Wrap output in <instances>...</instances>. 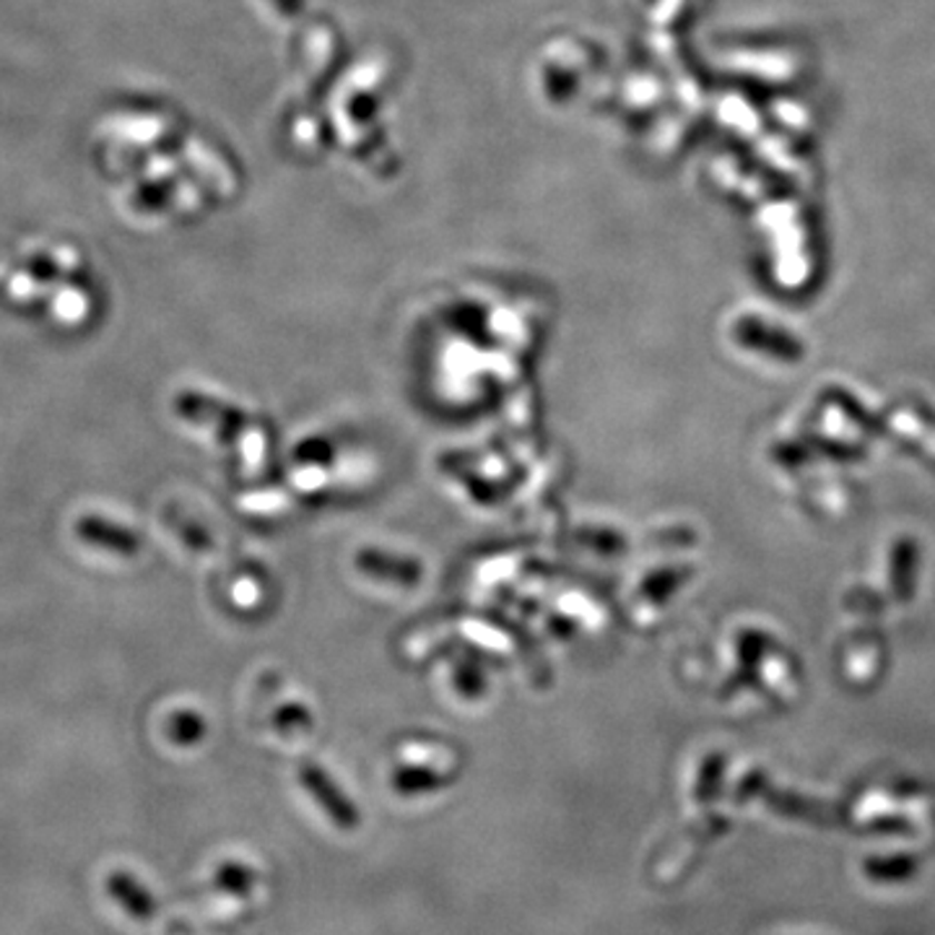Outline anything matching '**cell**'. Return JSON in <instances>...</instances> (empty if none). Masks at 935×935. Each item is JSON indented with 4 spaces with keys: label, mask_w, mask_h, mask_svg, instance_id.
Returning <instances> with one entry per match:
<instances>
[{
    "label": "cell",
    "mask_w": 935,
    "mask_h": 935,
    "mask_svg": "<svg viewBox=\"0 0 935 935\" xmlns=\"http://www.w3.org/2000/svg\"><path fill=\"white\" fill-rule=\"evenodd\" d=\"M109 892H112L115 899L136 919L154 917L156 902L151 899V894H148L144 886H138L130 876H125V873H115V876L109 878Z\"/></svg>",
    "instance_id": "cell-2"
},
{
    "label": "cell",
    "mask_w": 935,
    "mask_h": 935,
    "mask_svg": "<svg viewBox=\"0 0 935 935\" xmlns=\"http://www.w3.org/2000/svg\"><path fill=\"white\" fill-rule=\"evenodd\" d=\"M299 779H302L304 790L317 800V806L323 808V814L331 818L335 826H341L343 831L356 829L358 821H362L358 808L341 793V787L335 785L333 779L317 767V764H302Z\"/></svg>",
    "instance_id": "cell-1"
},
{
    "label": "cell",
    "mask_w": 935,
    "mask_h": 935,
    "mask_svg": "<svg viewBox=\"0 0 935 935\" xmlns=\"http://www.w3.org/2000/svg\"><path fill=\"white\" fill-rule=\"evenodd\" d=\"M447 785V777L429 767H403L393 775V787L401 795H426Z\"/></svg>",
    "instance_id": "cell-3"
},
{
    "label": "cell",
    "mask_w": 935,
    "mask_h": 935,
    "mask_svg": "<svg viewBox=\"0 0 935 935\" xmlns=\"http://www.w3.org/2000/svg\"><path fill=\"white\" fill-rule=\"evenodd\" d=\"M203 732H206L203 720L193 712H183L171 720V738H175L177 744H195V740L203 738Z\"/></svg>",
    "instance_id": "cell-6"
},
{
    "label": "cell",
    "mask_w": 935,
    "mask_h": 935,
    "mask_svg": "<svg viewBox=\"0 0 935 935\" xmlns=\"http://www.w3.org/2000/svg\"><path fill=\"white\" fill-rule=\"evenodd\" d=\"M362 567L366 569L370 574H377V577H387V580H401V582H413L419 580L421 569L416 564H411V561L405 559H387L382 557V553H364L362 557Z\"/></svg>",
    "instance_id": "cell-4"
},
{
    "label": "cell",
    "mask_w": 935,
    "mask_h": 935,
    "mask_svg": "<svg viewBox=\"0 0 935 935\" xmlns=\"http://www.w3.org/2000/svg\"><path fill=\"white\" fill-rule=\"evenodd\" d=\"M255 880H257L255 870L247 868V865H242V863H224V865H218V870H216V886L224 888V892H229V894L242 896V894L253 892Z\"/></svg>",
    "instance_id": "cell-5"
}]
</instances>
